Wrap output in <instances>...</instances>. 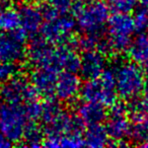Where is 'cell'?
Here are the masks:
<instances>
[{
    "label": "cell",
    "instance_id": "cell-1",
    "mask_svg": "<svg viewBox=\"0 0 148 148\" xmlns=\"http://www.w3.org/2000/svg\"><path fill=\"white\" fill-rule=\"evenodd\" d=\"M40 119L44 125V133L49 136L62 134H82L83 124L77 117L64 111L58 101L48 99L42 105Z\"/></svg>",
    "mask_w": 148,
    "mask_h": 148
},
{
    "label": "cell",
    "instance_id": "cell-2",
    "mask_svg": "<svg viewBox=\"0 0 148 148\" xmlns=\"http://www.w3.org/2000/svg\"><path fill=\"white\" fill-rule=\"evenodd\" d=\"M42 9L44 13V21L40 29L42 38L53 45H68L76 27L75 19L66 13L56 12L48 5Z\"/></svg>",
    "mask_w": 148,
    "mask_h": 148
},
{
    "label": "cell",
    "instance_id": "cell-3",
    "mask_svg": "<svg viewBox=\"0 0 148 148\" xmlns=\"http://www.w3.org/2000/svg\"><path fill=\"white\" fill-rule=\"evenodd\" d=\"M117 95L124 99H134L144 91L146 75L135 62H122L114 70Z\"/></svg>",
    "mask_w": 148,
    "mask_h": 148
},
{
    "label": "cell",
    "instance_id": "cell-4",
    "mask_svg": "<svg viewBox=\"0 0 148 148\" xmlns=\"http://www.w3.org/2000/svg\"><path fill=\"white\" fill-rule=\"evenodd\" d=\"M80 95L85 101H92L103 107H111L116 103L117 99L114 71L105 70L99 76L88 79L81 85Z\"/></svg>",
    "mask_w": 148,
    "mask_h": 148
},
{
    "label": "cell",
    "instance_id": "cell-5",
    "mask_svg": "<svg viewBox=\"0 0 148 148\" xmlns=\"http://www.w3.org/2000/svg\"><path fill=\"white\" fill-rule=\"evenodd\" d=\"M29 122L31 120L25 113V105L0 103V132L11 143L23 140Z\"/></svg>",
    "mask_w": 148,
    "mask_h": 148
},
{
    "label": "cell",
    "instance_id": "cell-6",
    "mask_svg": "<svg viewBox=\"0 0 148 148\" xmlns=\"http://www.w3.org/2000/svg\"><path fill=\"white\" fill-rule=\"evenodd\" d=\"M29 63L36 68H45L54 71H62L63 45L57 47L43 38H34L25 51Z\"/></svg>",
    "mask_w": 148,
    "mask_h": 148
},
{
    "label": "cell",
    "instance_id": "cell-7",
    "mask_svg": "<svg viewBox=\"0 0 148 148\" xmlns=\"http://www.w3.org/2000/svg\"><path fill=\"white\" fill-rule=\"evenodd\" d=\"M75 23L83 34L101 35L110 17L107 4L95 1L89 4H77L74 10Z\"/></svg>",
    "mask_w": 148,
    "mask_h": 148
},
{
    "label": "cell",
    "instance_id": "cell-8",
    "mask_svg": "<svg viewBox=\"0 0 148 148\" xmlns=\"http://www.w3.org/2000/svg\"><path fill=\"white\" fill-rule=\"evenodd\" d=\"M108 27V49L122 53L129 48L135 33L133 17L125 13H114L109 17Z\"/></svg>",
    "mask_w": 148,
    "mask_h": 148
},
{
    "label": "cell",
    "instance_id": "cell-9",
    "mask_svg": "<svg viewBox=\"0 0 148 148\" xmlns=\"http://www.w3.org/2000/svg\"><path fill=\"white\" fill-rule=\"evenodd\" d=\"M37 95L31 82L25 77L17 76V74L0 84V99L4 103L25 105L37 99Z\"/></svg>",
    "mask_w": 148,
    "mask_h": 148
},
{
    "label": "cell",
    "instance_id": "cell-10",
    "mask_svg": "<svg viewBox=\"0 0 148 148\" xmlns=\"http://www.w3.org/2000/svg\"><path fill=\"white\" fill-rule=\"evenodd\" d=\"M106 130L110 139L117 142V145H122L130 136L131 122L128 117V109L123 103H113L108 116Z\"/></svg>",
    "mask_w": 148,
    "mask_h": 148
},
{
    "label": "cell",
    "instance_id": "cell-11",
    "mask_svg": "<svg viewBox=\"0 0 148 148\" xmlns=\"http://www.w3.org/2000/svg\"><path fill=\"white\" fill-rule=\"evenodd\" d=\"M25 35L21 31L0 34V62L18 63L25 56Z\"/></svg>",
    "mask_w": 148,
    "mask_h": 148
},
{
    "label": "cell",
    "instance_id": "cell-12",
    "mask_svg": "<svg viewBox=\"0 0 148 148\" xmlns=\"http://www.w3.org/2000/svg\"><path fill=\"white\" fill-rule=\"evenodd\" d=\"M81 81L75 72L63 71L57 76L54 95L58 101L71 103L80 95Z\"/></svg>",
    "mask_w": 148,
    "mask_h": 148
},
{
    "label": "cell",
    "instance_id": "cell-13",
    "mask_svg": "<svg viewBox=\"0 0 148 148\" xmlns=\"http://www.w3.org/2000/svg\"><path fill=\"white\" fill-rule=\"evenodd\" d=\"M19 29L27 36H34L40 31L44 21V13L42 7L34 3L25 2L19 8Z\"/></svg>",
    "mask_w": 148,
    "mask_h": 148
},
{
    "label": "cell",
    "instance_id": "cell-14",
    "mask_svg": "<svg viewBox=\"0 0 148 148\" xmlns=\"http://www.w3.org/2000/svg\"><path fill=\"white\" fill-rule=\"evenodd\" d=\"M107 60L103 52L99 50H88L84 51L80 57V71L81 75L86 79H92L99 76L106 70Z\"/></svg>",
    "mask_w": 148,
    "mask_h": 148
},
{
    "label": "cell",
    "instance_id": "cell-15",
    "mask_svg": "<svg viewBox=\"0 0 148 148\" xmlns=\"http://www.w3.org/2000/svg\"><path fill=\"white\" fill-rule=\"evenodd\" d=\"M58 72L51 69L37 68L31 75V84L38 95L50 97L54 95Z\"/></svg>",
    "mask_w": 148,
    "mask_h": 148
},
{
    "label": "cell",
    "instance_id": "cell-16",
    "mask_svg": "<svg viewBox=\"0 0 148 148\" xmlns=\"http://www.w3.org/2000/svg\"><path fill=\"white\" fill-rule=\"evenodd\" d=\"M77 118L83 125L101 123L107 118V111L103 106L92 101H85L77 108Z\"/></svg>",
    "mask_w": 148,
    "mask_h": 148
},
{
    "label": "cell",
    "instance_id": "cell-17",
    "mask_svg": "<svg viewBox=\"0 0 148 148\" xmlns=\"http://www.w3.org/2000/svg\"><path fill=\"white\" fill-rule=\"evenodd\" d=\"M131 60L140 66H148V32H141L128 48Z\"/></svg>",
    "mask_w": 148,
    "mask_h": 148
},
{
    "label": "cell",
    "instance_id": "cell-18",
    "mask_svg": "<svg viewBox=\"0 0 148 148\" xmlns=\"http://www.w3.org/2000/svg\"><path fill=\"white\" fill-rule=\"evenodd\" d=\"M43 145L50 148H77L84 146V140L82 134H62L47 137L44 140Z\"/></svg>",
    "mask_w": 148,
    "mask_h": 148
},
{
    "label": "cell",
    "instance_id": "cell-19",
    "mask_svg": "<svg viewBox=\"0 0 148 148\" xmlns=\"http://www.w3.org/2000/svg\"><path fill=\"white\" fill-rule=\"evenodd\" d=\"M84 145L88 147L99 148L108 145L110 137L107 133L106 128L101 123L92 124L87 126V129L83 135Z\"/></svg>",
    "mask_w": 148,
    "mask_h": 148
},
{
    "label": "cell",
    "instance_id": "cell-20",
    "mask_svg": "<svg viewBox=\"0 0 148 148\" xmlns=\"http://www.w3.org/2000/svg\"><path fill=\"white\" fill-rule=\"evenodd\" d=\"M130 136L137 143L143 144L148 140V115L133 112Z\"/></svg>",
    "mask_w": 148,
    "mask_h": 148
},
{
    "label": "cell",
    "instance_id": "cell-21",
    "mask_svg": "<svg viewBox=\"0 0 148 148\" xmlns=\"http://www.w3.org/2000/svg\"><path fill=\"white\" fill-rule=\"evenodd\" d=\"M21 19L18 10L8 6L4 10L0 11V32L1 33H13L19 29Z\"/></svg>",
    "mask_w": 148,
    "mask_h": 148
},
{
    "label": "cell",
    "instance_id": "cell-22",
    "mask_svg": "<svg viewBox=\"0 0 148 148\" xmlns=\"http://www.w3.org/2000/svg\"><path fill=\"white\" fill-rule=\"evenodd\" d=\"M43 135L44 132H42L41 129L37 126V124H35V121H31L27 124L25 134H23V145L29 146V147H39L43 145Z\"/></svg>",
    "mask_w": 148,
    "mask_h": 148
},
{
    "label": "cell",
    "instance_id": "cell-23",
    "mask_svg": "<svg viewBox=\"0 0 148 148\" xmlns=\"http://www.w3.org/2000/svg\"><path fill=\"white\" fill-rule=\"evenodd\" d=\"M106 4L113 13L129 14L135 9L137 0H107Z\"/></svg>",
    "mask_w": 148,
    "mask_h": 148
},
{
    "label": "cell",
    "instance_id": "cell-24",
    "mask_svg": "<svg viewBox=\"0 0 148 148\" xmlns=\"http://www.w3.org/2000/svg\"><path fill=\"white\" fill-rule=\"evenodd\" d=\"M18 71L17 63L13 62H0V84L15 76Z\"/></svg>",
    "mask_w": 148,
    "mask_h": 148
},
{
    "label": "cell",
    "instance_id": "cell-25",
    "mask_svg": "<svg viewBox=\"0 0 148 148\" xmlns=\"http://www.w3.org/2000/svg\"><path fill=\"white\" fill-rule=\"evenodd\" d=\"M135 29L138 32L148 31V7L144 6L135 13L133 17Z\"/></svg>",
    "mask_w": 148,
    "mask_h": 148
},
{
    "label": "cell",
    "instance_id": "cell-26",
    "mask_svg": "<svg viewBox=\"0 0 148 148\" xmlns=\"http://www.w3.org/2000/svg\"><path fill=\"white\" fill-rule=\"evenodd\" d=\"M47 5L58 13H67L73 7V0H47Z\"/></svg>",
    "mask_w": 148,
    "mask_h": 148
},
{
    "label": "cell",
    "instance_id": "cell-27",
    "mask_svg": "<svg viewBox=\"0 0 148 148\" xmlns=\"http://www.w3.org/2000/svg\"><path fill=\"white\" fill-rule=\"evenodd\" d=\"M133 112H140L148 115V91L142 92L138 97L133 99Z\"/></svg>",
    "mask_w": 148,
    "mask_h": 148
},
{
    "label": "cell",
    "instance_id": "cell-28",
    "mask_svg": "<svg viewBox=\"0 0 148 148\" xmlns=\"http://www.w3.org/2000/svg\"><path fill=\"white\" fill-rule=\"evenodd\" d=\"M12 145L10 141L3 135L1 132H0V148H5V147H9V146Z\"/></svg>",
    "mask_w": 148,
    "mask_h": 148
},
{
    "label": "cell",
    "instance_id": "cell-29",
    "mask_svg": "<svg viewBox=\"0 0 148 148\" xmlns=\"http://www.w3.org/2000/svg\"><path fill=\"white\" fill-rule=\"evenodd\" d=\"M9 1H10V0H0V11L4 10L5 8H7L8 6H10Z\"/></svg>",
    "mask_w": 148,
    "mask_h": 148
},
{
    "label": "cell",
    "instance_id": "cell-30",
    "mask_svg": "<svg viewBox=\"0 0 148 148\" xmlns=\"http://www.w3.org/2000/svg\"><path fill=\"white\" fill-rule=\"evenodd\" d=\"M78 4H89V3H93L99 0H76Z\"/></svg>",
    "mask_w": 148,
    "mask_h": 148
},
{
    "label": "cell",
    "instance_id": "cell-31",
    "mask_svg": "<svg viewBox=\"0 0 148 148\" xmlns=\"http://www.w3.org/2000/svg\"><path fill=\"white\" fill-rule=\"evenodd\" d=\"M137 2H139L140 4H142L143 6L148 7V0H137Z\"/></svg>",
    "mask_w": 148,
    "mask_h": 148
},
{
    "label": "cell",
    "instance_id": "cell-32",
    "mask_svg": "<svg viewBox=\"0 0 148 148\" xmlns=\"http://www.w3.org/2000/svg\"><path fill=\"white\" fill-rule=\"evenodd\" d=\"M11 1H15V2H29L31 0H11Z\"/></svg>",
    "mask_w": 148,
    "mask_h": 148
},
{
    "label": "cell",
    "instance_id": "cell-33",
    "mask_svg": "<svg viewBox=\"0 0 148 148\" xmlns=\"http://www.w3.org/2000/svg\"><path fill=\"white\" fill-rule=\"evenodd\" d=\"M142 146H144V147H148V140L146 142H144L143 144H141Z\"/></svg>",
    "mask_w": 148,
    "mask_h": 148
},
{
    "label": "cell",
    "instance_id": "cell-34",
    "mask_svg": "<svg viewBox=\"0 0 148 148\" xmlns=\"http://www.w3.org/2000/svg\"><path fill=\"white\" fill-rule=\"evenodd\" d=\"M146 82L148 83V73H147V75H146Z\"/></svg>",
    "mask_w": 148,
    "mask_h": 148
}]
</instances>
